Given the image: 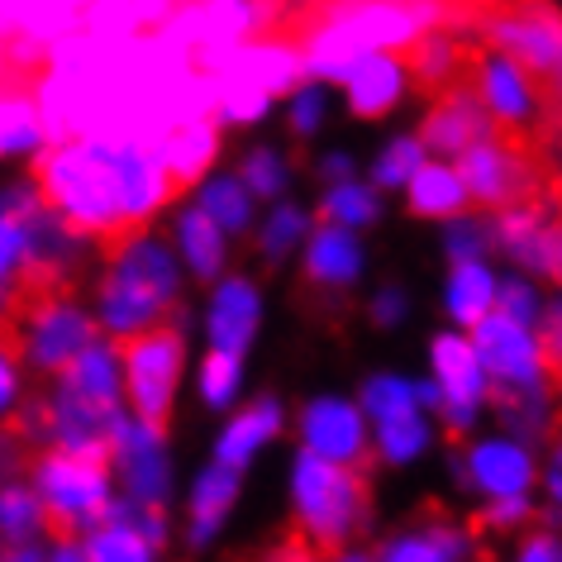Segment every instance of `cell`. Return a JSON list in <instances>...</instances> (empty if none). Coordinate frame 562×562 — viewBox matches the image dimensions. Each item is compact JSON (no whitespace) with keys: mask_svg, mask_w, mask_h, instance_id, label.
<instances>
[{"mask_svg":"<svg viewBox=\"0 0 562 562\" xmlns=\"http://www.w3.org/2000/svg\"><path fill=\"white\" fill-rule=\"evenodd\" d=\"M34 191L38 205L58 215L77 238H91L105 262L144 238L153 215L177 201L158 148L105 134L38 144Z\"/></svg>","mask_w":562,"mask_h":562,"instance_id":"obj_1","label":"cell"},{"mask_svg":"<svg viewBox=\"0 0 562 562\" xmlns=\"http://www.w3.org/2000/svg\"><path fill=\"white\" fill-rule=\"evenodd\" d=\"M296 510L281 529L277 558H344L372 525V472L344 468L305 448L291 482Z\"/></svg>","mask_w":562,"mask_h":562,"instance_id":"obj_2","label":"cell"},{"mask_svg":"<svg viewBox=\"0 0 562 562\" xmlns=\"http://www.w3.org/2000/svg\"><path fill=\"white\" fill-rule=\"evenodd\" d=\"M101 315L115 334L144 329L153 319L181 315L177 311V267L158 238L144 234L124 252L110 258V277L101 286Z\"/></svg>","mask_w":562,"mask_h":562,"instance_id":"obj_3","label":"cell"},{"mask_svg":"<svg viewBox=\"0 0 562 562\" xmlns=\"http://www.w3.org/2000/svg\"><path fill=\"white\" fill-rule=\"evenodd\" d=\"M115 353L124 358V391H130V405L138 411V425H148L153 434H167L177 382H181V362H187L181 315H167L144 329L120 334Z\"/></svg>","mask_w":562,"mask_h":562,"instance_id":"obj_4","label":"cell"},{"mask_svg":"<svg viewBox=\"0 0 562 562\" xmlns=\"http://www.w3.org/2000/svg\"><path fill=\"white\" fill-rule=\"evenodd\" d=\"M434 372H439V405L434 411L443 415L448 425V443H462V434L472 429L476 401H482V362H476V348L458 334H439L434 339Z\"/></svg>","mask_w":562,"mask_h":562,"instance_id":"obj_5","label":"cell"},{"mask_svg":"<svg viewBox=\"0 0 562 562\" xmlns=\"http://www.w3.org/2000/svg\"><path fill=\"white\" fill-rule=\"evenodd\" d=\"M476 77L458 81V87H448L439 95H429V115H425V130H419V144H425L429 153L458 158L468 144L486 138V105H482V91H476Z\"/></svg>","mask_w":562,"mask_h":562,"instance_id":"obj_6","label":"cell"},{"mask_svg":"<svg viewBox=\"0 0 562 562\" xmlns=\"http://www.w3.org/2000/svg\"><path fill=\"white\" fill-rule=\"evenodd\" d=\"M472 329H476L472 334L476 362H482V372L491 382H539V348H533L529 325H515V319L486 311ZM539 386H548V382H539Z\"/></svg>","mask_w":562,"mask_h":562,"instance_id":"obj_7","label":"cell"},{"mask_svg":"<svg viewBox=\"0 0 562 562\" xmlns=\"http://www.w3.org/2000/svg\"><path fill=\"white\" fill-rule=\"evenodd\" d=\"M301 425H305V443H311V453L329 458V462H344V468H362V472L376 468V453L368 443V425H362V415L353 411V405L315 401L311 411L301 415Z\"/></svg>","mask_w":562,"mask_h":562,"instance_id":"obj_8","label":"cell"},{"mask_svg":"<svg viewBox=\"0 0 562 562\" xmlns=\"http://www.w3.org/2000/svg\"><path fill=\"white\" fill-rule=\"evenodd\" d=\"M462 553H472V539H468V529L448 515L443 501H425L415 510L411 529L376 548V558H391V562H443V558H462Z\"/></svg>","mask_w":562,"mask_h":562,"instance_id":"obj_9","label":"cell"},{"mask_svg":"<svg viewBox=\"0 0 562 562\" xmlns=\"http://www.w3.org/2000/svg\"><path fill=\"white\" fill-rule=\"evenodd\" d=\"M34 339H24V353H30V362L38 372H58L63 362H72L81 348L95 344V319H87L77 311L72 301H53L44 305L34 319H30Z\"/></svg>","mask_w":562,"mask_h":562,"instance_id":"obj_10","label":"cell"},{"mask_svg":"<svg viewBox=\"0 0 562 562\" xmlns=\"http://www.w3.org/2000/svg\"><path fill=\"white\" fill-rule=\"evenodd\" d=\"M153 148H158L167 177H172V191L187 195L195 181L210 172V162H215V153H220V124H215V115L172 124V130H167Z\"/></svg>","mask_w":562,"mask_h":562,"instance_id":"obj_11","label":"cell"},{"mask_svg":"<svg viewBox=\"0 0 562 562\" xmlns=\"http://www.w3.org/2000/svg\"><path fill=\"white\" fill-rule=\"evenodd\" d=\"M458 476L486 496H525L533 482V462L519 443H476L458 453Z\"/></svg>","mask_w":562,"mask_h":562,"instance_id":"obj_12","label":"cell"},{"mask_svg":"<svg viewBox=\"0 0 562 562\" xmlns=\"http://www.w3.org/2000/svg\"><path fill=\"white\" fill-rule=\"evenodd\" d=\"M348 81V105H353L358 120H382L391 105L401 101V87H405V72L396 63L391 48H376V53H362V58L344 72Z\"/></svg>","mask_w":562,"mask_h":562,"instance_id":"obj_13","label":"cell"},{"mask_svg":"<svg viewBox=\"0 0 562 562\" xmlns=\"http://www.w3.org/2000/svg\"><path fill=\"white\" fill-rule=\"evenodd\" d=\"M362 252L353 229H339V224H319L311 252H305V277L311 286H329V291H348L358 281Z\"/></svg>","mask_w":562,"mask_h":562,"instance_id":"obj_14","label":"cell"},{"mask_svg":"<svg viewBox=\"0 0 562 562\" xmlns=\"http://www.w3.org/2000/svg\"><path fill=\"white\" fill-rule=\"evenodd\" d=\"M53 376H58V386L72 391V396L101 405V411H120V362H115V353H105V348L87 344Z\"/></svg>","mask_w":562,"mask_h":562,"instance_id":"obj_15","label":"cell"},{"mask_svg":"<svg viewBox=\"0 0 562 562\" xmlns=\"http://www.w3.org/2000/svg\"><path fill=\"white\" fill-rule=\"evenodd\" d=\"M252 329H258V291H252L244 277L224 281L215 296V311H210V339H215V348H224V353L244 358Z\"/></svg>","mask_w":562,"mask_h":562,"instance_id":"obj_16","label":"cell"},{"mask_svg":"<svg viewBox=\"0 0 562 562\" xmlns=\"http://www.w3.org/2000/svg\"><path fill=\"white\" fill-rule=\"evenodd\" d=\"M411 210L415 215H462V205H468V191H462V177L458 167H439V162H419L411 172Z\"/></svg>","mask_w":562,"mask_h":562,"instance_id":"obj_17","label":"cell"},{"mask_svg":"<svg viewBox=\"0 0 562 562\" xmlns=\"http://www.w3.org/2000/svg\"><path fill=\"white\" fill-rule=\"evenodd\" d=\"M238 476H244V468H229V462H215V468L201 476V486H195V519H191V543L195 548L215 539L220 519L229 515V505L238 496Z\"/></svg>","mask_w":562,"mask_h":562,"instance_id":"obj_18","label":"cell"},{"mask_svg":"<svg viewBox=\"0 0 562 562\" xmlns=\"http://www.w3.org/2000/svg\"><path fill=\"white\" fill-rule=\"evenodd\" d=\"M277 429H281V411H277V401H252L248 411L238 415L229 429H224V439H220V458H215V462L244 468V462H248L252 453H258V443H267Z\"/></svg>","mask_w":562,"mask_h":562,"instance_id":"obj_19","label":"cell"},{"mask_svg":"<svg viewBox=\"0 0 562 562\" xmlns=\"http://www.w3.org/2000/svg\"><path fill=\"white\" fill-rule=\"evenodd\" d=\"M491 305H496V281L482 267V258L472 262H453V281H448V315L458 319V325H476Z\"/></svg>","mask_w":562,"mask_h":562,"instance_id":"obj_20","label":"cell"},{"mask_svg":"<svg viewBox=\"0 0 562 562\" xmlns=\"http://www.w3.org/2000/svg\"><path fill=\"white\" fill-rule=\"evenodd\" d=\"M181 248H187L195 277H220V267H224V229L205 215V210H191V215L181 220Z\"/></svg>","mask_w":562,"mask_h":562,"instance_id":"obj_21","label":"cell"},{"mask_svg":"<svg viewBox=\"0 0 562 562\" xmlns=\"http://www.w3.org/2000/svg\"><path fill=\"white\" fill-rule=\"evenodd\" d=\"M376 220V191L372 187H353V181H334V191L325 195L315 224H339V229H362Z\"/></svg>","mask_w":562,"mask_h":562,"instance_id":"obj_22","label":"cell"},{"mask_svg":"<svg viewBox=\"0 0 562 562\" xmlns=\"http://www.w3.org/2000/svg\"><path fill=\"white\" fill-rule=\"evenodd\" d=\"M376 434H382V453H376V458H386V462H411L419 448H425V439H429L419 405H415V411L391 415V419H376Z\"/></svg>","mask_w":562,"mask_h":562,"instance_id":"obj_23","label":"cell"},{"mask_svg":"<svg viewBox=\"0 0 562 562\" xmlns=\"http://www.w3.org/2000/svg\"><path fill=\"white\" fill-rule=\"evenodd\" d=\"M38 533V496L30 486L0 491V543H30Z\"/></svg>","mask_w":562,"mask_h":562,"instance_id":"obj_24","label":"cell"},{"mask_svg":"<svg viewBox=\"0 0 562 562\" xmlns=\"http://www.w3.org/2000/svg\"><path fill=\"white\" fill-rule=\"evenodd\" d=\"M201 210L220 224L224 234H238V229L248 224V210H252L248 187H244V181H215V187H205Z\"/></svg>","mask_w":562,"mask_h":562,"instance_id":"obj_25","label":"cell"},{"mask_svg":"<svg viewBox=\"0 0 562 562\" xmlns=\"http://www.w3.org/2000/svg\"><path fill=\"white\" fill-rule=\"evenodd\" d=\"M505 248H510V258H515L519 267H529V272L558 277V224H553V220H543L539 229L510 238Z\"/></svg>","mask_w":562,"mask_h":562,"instance_id":"obj_26","label":"cell"},{"mask_svg":"<svg viewBox=\"0 0 562 562\" xmlns=\"http://www.w3.org/2000/svg\"><path fill=\"white\" fill-rule=\"evenodd\" d=\"M415 386L401 382V376H372L368 391H362V411H368L372 419H391L401 411H415Z\"/></svg>","mask_w":562,"mask_h":562,"instance_id":"obj_27","label":"cell"},{"mask_svg":"<svg viewBox=\"0 0 562 562\" xmlns=\"http://www.w3.org/2000/svg\"><path fill=\"white\" fill-rule=\"evenodd\" d=\"M201 391H205V405H229L234 391H238V353H224V348H215V353H205L201 362Z\"/></svg>","mask_w":562,"mask_h":562,"instance_id":"obj_28","label":"cell"},{"mask_svg":"<svg viewBox=\"0 0 562 562\" xmlns=\"http://www.w3.org/2000/svg\"><path fill=\"white\" fill-rule=\"evenodd\" d=\"M419 162H425V144L419 138H396L376 162V187H405Z\"/></svg>","mask_w":562,"mask_h":562,"instance_id":"obj_29","label":"cell"},{"mask_svg":"<svg viewBox=\"0 0 562 562\" xmlns=\"http://www.w3.org/2000/svg\"><path fill=\"white\" fill-rule=\"evenodd\" d=\"M305 229H311V220H305L296 205H277L272 224H267V229H262V248H267V258L277 262L281 252H286L291 244H296V238H301Z\"/></svg>","mask_w":562,"mask_h":562,"instance_id":"obj_30","label":"cell"},{"mask_svg":"<svg viewBox=\"0 0 562 562\" xmlns=\"http://www.w3.org/2000/svg\"><path fill=\"white\" fill-rule=\"evenodd\" d=\"M281 181H286V172H281V158H272V153H252V158L244 162L248 195H277Z\"/></svg>","mask_w":562,"mask_h":562,"instance_id":"obj_31","label":"cell"},{"mask_svg":"<svg viewBox=\"0 0 562 562\" xmlns=\"http://www.w3.org/2000/svg\"><path fill=\"white\" fill-rule=\"evenodd\" d=\"M482 248H496V238H491V229H482V224H453V229H448V258L453 262L482 258Z\"/></svg>","mask_w":562,"mask_h":562,"instance_id":"obj_32","label":"cell"},{"mask_svg":"<svg viewBox=\"0 0 562 562\" xmlns=\"http://www.w3.org/2000/svg\"><path fill=\"white\" fill-rule=\"evenodd\" d=\"M501 315L515 319V325H529V319L539 315V301H533V291L525 281H505L501 286Z\"/></svg>","mask_w":562,"mask_h":562,"instance_id":"obj_33","label":"cell"},{"mask_svg":"<svg viewBox=\"0 0 562 562\" xmlns=\"http://www.w3.org/2000/svg\"><path fill=\"white\" fill-rule=\"evenodd\" d=\"M319 115H325V95H319V87L301 91V95H296V105H291V134H296V138L315 134Z\"/></svg>","mask_w":562,"mask_h":562,"instance_id":"obj_34","label":"cell"},{"mask_svg":"<svg viewBox=\"0 0 562 562\" xmlns=\"http://www.w3.org/2000/svg\"><path fill=\"white\" fill-rule=\"evenodd\" d=\"M519 558H558V539L553 533H529L525 548H519Z\"/></svg>","mask_w":562,"mask_h":562,"instance_id":"obj_35","label":"cell"},{"mask_svg":"<svg viewBox=\"0 0 562 562\" xmlns=\"http://www.w3.org/2000/svg\"><path fill=\"white\" fill-rule=\"evenodd\" d=\"M401 311H405V301L396 296V291H391V296H376V319H382V325L401 319Z\"/></svg>","mask_w":562,"mask_h":562,"instance_id":"obj_36","label":"cell"},{"mask_svg":"<svg viewBox=\"0 0 562 562\" xmlns=\"http://www.w3.org/2000/svg\"><path fill=\"white\" fill-rule=\"evenodd\" d=\"M325 177L329 181H348V177H353V167H348V158H329L325 162Z\"/></svg>","mask_w":562,"mask_h":562,"instance_id":"obj_37","label":"cell"}]
</instances>
